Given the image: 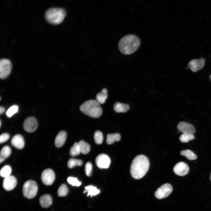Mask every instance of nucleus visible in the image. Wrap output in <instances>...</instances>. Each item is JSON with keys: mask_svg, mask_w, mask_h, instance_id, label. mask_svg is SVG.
Here are the masks:
<instances>
[{"mask_svg": "<svg viewBox=\"0 0 211 211\" xmlns=\"http://www.w3.org/2000/svg\"><path fill=\"white\" fill-rule=\"evenodd\" d=\"M149 167L148 158L143 155L136 156L131 165L130 173L132 178L136 179L142 178L146 174Z\"/></svg>", "mask_w": 211, "mask_h": 211, "instance_id": "obj_1", "label": "nucleus"}, {"mask_svg": "<svg viewBox=\"0 0 211 211\" xmlns=\"http://www.w3.org/2000/svg\"><path fill=\"white\" fill-rule=\"evenodd\" d=\"M140 44V41L137 36L133 34L126 35L122 38L118 44L120 51L125 55H129L135 52Z\"/></svg>", "mask_w": 211, "mask_h": 211, "instance_id": "obj_2", "label": "nucleus"}, {"mask_svg": "<svg viewBox=\"0 0 211 211\" xmlns=\"http://www.w3.org/2000/svg\"><path fill=\"white\" fill-rule=\"evenodd\" d=\"M80 111L85 114L93 118H98L102 114L103 111L100 104L93 99L87 100L80 107Z\"/></svg>", "mask_w": 211, "mask_h": 211, "instance_id": "obj_3", "label": "nucleus"}, {"mask_svg": "<svg viewBox=\"0 0 211 211\" xmlns=\"http://www.w3.org/2000/svg\"><path fill=\"white\" fill-rule=\"evenodd\" d=\"M66 14L65 10L62 8L52 7L47 10L45 16L49 22L54 24H57L63 21Z\"/></svg>", "mask_w": 211, "mask_h": 211, "instance_id": "obj_4", "label": "nucleus"}, {"mask_svg": "<svg viewBox=\"0 0 211 211\" xmlns=\"http://www.w3.org/2000/svg\"><path fill=\"white\" fill-rule=\"evenodd\" d=\"M38 190L37 185L34 181H28L23 185V193L24 196L27 198H34L37 193Z\"/></svg>", "mask_w": 211, "mask_h": 211, "instance_id": "obj_5", "label": "nucleus"}, {"mask_svg": "<svg viewBox=\"0 0 211 211\" xmlns=\"http://www.w3.org/2000/svg\"><path fill=\"white\" fill-rule=\"evenodd\" d=\"M12 64L10 61L6 58H2L0 61V77L1 79L6 78L10 74Z\"/></svg>", "mask_w": 211, "mask_h": 211, "instance_id": "obj_6", "label": "nucleus"}, {"mask_svg": "<svg viewBox=\"0 0 211 211\" xmlns=\"http://www.w3.org/2000/svg\"><path fill=\"white\" fill-rule=\"evenodd\" d=\"M173 187L169 183L162 185L156 191L154 195L158 199H161L168 197L173 191Z\"/></svg>", "mask_w": 211, "mask_h": 211, "instance_id": "obj_7", "label": "nucleus"}, {"mask_svg": "<svg viewBox=\"0 0 211 211\" xmlns=\"http://www.w3.org/2000/svg\"><path fill=\"white\" fill-rule=\"evenodd\" d=\"M55 179V173L53 171L50 169H45L42 173L41 180L43 183L46 185H52Z\"/></svg>", "mask_w": 211, "mask_h": 211, "instance_id": "obj_8", "label": "nucleus"}, {"mask_svg": "<svg viewBox=\"0 0 211 211\" xmlns=\"http://www.w3.org/2000/svg\"><path fill=\"white\" fill-rule=\"evenodd\" d=\"M96 166L100 169H107L109 166L110 160L106 154H102L98 155L95 160Z\"/></svg>", "mask_w": 211, "mask_h": 211, "instance_id": "obj_9", "label": "nucleus"}, {"mask_svg": "<svg viewBox=\"0 0 211 211\" xmlns=\"http://www.w3.org/2000/svg\"><path fill=\"white\" fill-rule=\"evenodd\" d=\"M38 126V122L37 119L33 117L27 118L24 121L23 128L26 132H31L35 131Z\"/></svg>", "mask_w": 211, "mask_h": 211, "instance_id": "obj_10", "label": "nucleus"}, {"mask_svg": "<svg viewBox=\"0 0 211 211\" xmlns=\"http://www.w3.org/2000/svg\"><path fill=\"white\" fill-rule=\"evenodd\" d=\"M189 170L188 165L183 162H180L174 166L173 168L174 172L176 175L183 176L187 174Z\"/></svg>", "mask_w": 211, "mask_h": 211, "instance_id": "obj_11", "label": "nucleus"}, {"mask_svg": "<svg viewBox=\"0 0 211 211\" xmlns=\"http://www.w3.org/2000/svg\"><path fill=\"white\" fill-rule=\"evenodd\" d=\"M177 128L183 134L193 135L196 132L195 128L192 125L185 122H179L177 125Z\"/></svg>", "mask_w": 211, "mask_h": 211, "instance_id": "obj_12", "label": "nucleus"}, {"mask_svg": "<svg viewBox=\"0 0 211 211\" xmlns=\"http://www.w3.org/2000/svg\"><path fill=\"white\" fill-rule=\"evenodd\" d=\"M17 184V181L16 178L13 176H10L4 178L3 181V186L5 190L10 191L15 188Z\"/></svg>", "mask_w": 211, "mask_h": 211, "instance_id": "obj_13", "label": "nucleus"}, {"mask_svg": "<svg viewBox=\"0 0 211 211\" xmlns=\"http://www.w3.org/2000/svg\"><path fill=\"white\" fill-rule=\"evenodd\" d=\"M205 63V60L203 58L193 59L189 62L188 66L192 71L195 72L202 68Z\"/></svg>", "mask_w": 211, "mask_h": 211, "instance_id": "obj_14", "label": "nucleus"}, {"mask_svg": "<svg viewBox=\"0 0 211 211\" xmlns=\"http://www.w3.org/2000/svg\"><path fill=\"white\" fill-rule=\"evenodd\" d=\"M11 143L13 146L19 149L23 148L25 145L23 137L19 134L16 135L12 137L11 140Z\"/></svg>", "mask_w": 211, "mask_h": 211, "instance_id": "obj_15", "label": "nucleus"}, {"mask_svg": "<svg viewBox=\"0 0 211 211\" xmlns=\"http://www.w3.org/2000/svg\"><path fill=\"white\" fill-rule=\"evenodd\" d=\"M66 132L64 131H61L57 135L55 141L56 146L58 148L62 147L64 144L67 138Z\"/></svg>", "mask_w": 211, "mask_h": 211, "instance_id": "obj_16", "label": "nucleus"}, {"mask_svg": "<svg viewBox=\"0 0 211 211\" xmlns=\"http://www.w3.org/2000/svg\"><path fill=\"white\" fill-rule=\"evenodd\" d=\"M39 200L41 205L44 208L49 207L51 205L52 202L51 197L48 194H45L42 196Z\"/></svg>", "mask_w": 211, "mask_h": 211, "instance_id": "obj_17", "label": "nucleus"}, {"mask_svg": "<svg viewBox=\"0 0 211 211\" xmlns=\"http://www.w3.org/2000/svg\"><path fill=\"white\" fill-rule=\"evenodd\" d=\"M108 96L107 90L106 88L103 89L100 92L97 94L96 100L100 104H103L105 102Z\"/></svg>", "mask_w": 211, "mask_h": 211, "instance_id": "obj_18", "label": "nucleus"}, {"mask_svg": "<svg viewBox=\"0 0 211 211\" xmlns=\"http://www.w3.org/2000/svg\"><path fill=\"white\" fill-rule=\"evenodd\" d=\"M130 109L129 106L126 104L120 102L115 103L113 106L115 111L117 113H124Z\"/></svg>", "mask_w": 211, "mask_h": 211, "instance_id": "obj_19", "label": "nucleus"}, {"mask_svg": "<svg viewBox=\"0 0 211 211\" xmlns=\"http://www.w3.org/2000/svg\"><path fill=\"white\" fill-rule=\"evenodd\" d=\"M11 149L8 146H4L1 149L0 152V162L1 163L10 155Z\"/></svg>", "mask_w": 211, "mask_h": 211, "instance_id": "obj_20", "label": "nucleus"}, {"mask_svg": "<svg viewBox=\"0 0 211 211\" xmlns=\"http://www.w3.org/2000/svg\"><path fill=\"white\" fill-rule=\"evenodd\" d=\"M121 139L120 135L118 133L110 134L107 135L106 142L108 144L113 143L115 142H118Z\"/></svg>", "mask_w": 211, "mask_h": 211, "instance_id": "obj_21", "label": "nucleus"}, {"mask_svg": "<svg viewBox=\"0 0 211 211\" xmlns=\"http://www.w3.org/2000/svg\"><path fill=\"white\" fill-rule=\"evenodd\" d=\"M85 190L84 191V193L87 192L88 196L90 195L91 197H92L93 196L96 195L100 192V190H99L96 187L92 185L86 186L85 187Z\"/></svg>", "mask_w": 211, "mask_h": 211, "instance_id": "obj_22", "label": "nucleus"}, {"mask_svg": "<svg viewBox=\"0 0 211 211\" xmlns=\"http://www.w3.org/2000/svg\"><path fill=\"white\" fill-rule=\"evenodd\" d=\"M180 154L190 160H195L197 158V156L193 151L188 149L182 150L180 152Z\"/></svg>", "mask_w": 211, "mask_h": 211, "instance_id": "obj_23", "label": "nucleus"}, {"mask_svg": "<svg viewBox=\"0 0 211 211\" xmlns=\"http://www.w3.org/2000/svg\"><path fill=\"white\" fill-rule=\"evenodd\" d=\"M81 152L83 154H86L90 151V146L87 142L83 140H81L78 143Z\"/></svg>", "mask_w": 211, "mask_h": 211, "instance_id": "obj_24", "label": "nucleus"}, {"mask_svg": "<svg viewBox=\"0 0 211 211\" xmlns=\"http://www.w3.org/2000/svg\"><path fill=\"white\" fill-rule=\"evenodd\" d=\"M83 161L74 158H71L67 162L68 167L70 169L73 168L76 166H81Z\"/></svg>", "mask_w": 211, "mask_h": 211, "instance_id": "obj_25", "label": "nucleus"}, {"mask_svg": "<svg viewBox=\"0 0 211 211\" xmlns=\"http://www.w3.org/2000/svg\"><path fill=\"white\" fill-rule=\"evenodd\" d=\"M69 153L72 156H77L81 153L78 143L75 142L74 144L70 149Z\"/></svg>", "mask_w": 211, "mask_h": 211, "instance_id": "obj_26", "label": "nucleus"}, {"mask_svg": "<svg viewBox=\"0 0 211 211\" xmlns=\"http://www.w3.org/2000/svg\"><path fill=\"white\" fill-rule=\"evenodd\" d=\"M11 172V167L8 165H6L1 169L0 175L4 178L10 176Z\"/></svg>", "mask_w": 211, "mask_h": 211, "instance_id": "obj_27", "label": "nucleus"}, {"mask_svg": "<svg viewBox=\"0 0 211 211\" xmlns=\"http://www.w3.org/2000/svg\"><path fill=\"white\" fill-rule=\"evenodd\" d=\"M195 138L194 135L190 134H183L179 137V139L181 142L186 143L190 140L193 139Z\"/></svg>", "mask_w": 211, "mask_h": 211, "instance_id": "obj_28", "label": "nucleus"}, {"mask_svg": "<svg viewBox=\"0 0 211 211\" xmlns=\"http://www.w3.org/2000/svg\"><path fill=\"white\" fill-rule=\"evenodd\" d=\"M68 189L65 184L61 185L59 187L57 191L58 195L60 197L65 196L68 193Z\"/></svg>", "mask_w": 211, "mask_h": 211, "instance_id": "obj_29", "label": "nucleus"}, {"mask_svg": "<svg viewBox=\"0 0 211 211\" xmlns=\"http://www.w3.org/2000/svg\"><path fill=\"white\" fill-rule=\"evenodd\" d=\"M94 138L96 143L98 144H101L103 140L102 133L100 131H96L94 134Z\"/></svg>", "mask_w": 211, "mask_h": 211, "instance_id": "obj_30", "label": "nucleus"}, {"mask_svg": "<svg viewBox=\"0 0 211 211\" xmlns=\"http://www.w3.org/2000/svg\"><path fill=\"white\" fill-rule=\"evenodd\" d=\"M18 107L16 105L12 106L10 107L7 110L6 114L8 117H11L13 115L17 113L18 111Z\"/></svg>", "mask_w": 211, "mask_h": 211, "instance_id": "obj_31", "label": "nucleus"}, {"mask_svg": "<svg viewBox=\"0 0 211 211\" xmlns=\"http://www.w3.org/2000/svg\"><path fill=\"white\" fill-rule=\"evenodd\" d=\"M67 181L69 184L73 186H79L81 184V182L79 181L77 178L74 177H69Z\"/></svg>", "mask_w": 211, "mask_h": 211, "instance_id": "obj_32", "label": "nucleus"}, {"mask_svg": "<svg viewBox=\"0 0 211 211\" xmlns=\"http://www.w3.org/2000/svg\"><path fill=\"white\" fill-rule=\"evenodd\" d=\"M92 165L91 163L89 162L86 163L85 167V171L86 175L90 176L92 174Z\"/></svg>", "mask_w": 211, "mask_h": 211, "instance_id": "obj_33", "label": "nucleus"}, {"mask_svg": "<svg viewBox=\"0 0 211 211\" xmlns=\"http://www.w3.org/2000/svg\"><path fill=\"white\" fill-rule=\"evenodd\" d=\"M10 137L9 135L7 133H4L1 134L0 137V142L4 143L7 141Z\"/></svg>", "mask_w": 211, "mask_h": 211, "instance_id": "obj_34", "label": "nucleus"}, {"mask_svg": "<svg viewBox=\"0 0 211 211\" xmlns=\"http://www.w3.org/2000/svg\"><path fill=\"white\" fill-rule=\"evenodd\" d=\"M5 110V109L3 107L1 106L0 108V113L1 114L4 113Z\"/></svg>", "mask_w": 211, "mask_h": 211, "instance_id": "obj_35", "label": "nucleus"}, {"mask_svg": "<svg viewBox=\"0 0 211 211\" xmlns=\"http://www.w3.org/2000/svg\"><path fill=\"white\" fill-rule=\"evenodd\" d=\"M210 181H211V172L210 174Z\"/></svg>", "mask_w": 211, "mask_h": 211, "instance_id": "obj_36", "label": "nucleus"}, {"mask_svg": "<svg viewBox=\"0 0 211 211\" xmlns=\"http://www.w3.org/2000/svg\"><path fill=\"white\" fill-rule=\"evenodd\" d=\"M0 126H1V121H0Z\"/></svg>", "mask_w": 211, "mask_h": 211, "instance_id": "obj_37", "label": "nucleus"}, {"mask_svg": "<svg viewBox=\"0 0 211 211\" xmlns=\"http://www.w3.org/2000/svg\"></svg>", "mask_w": 211, "mask_h": 211, "instance_id": "obj_38", "label": "nucleus"}]
</instances>
